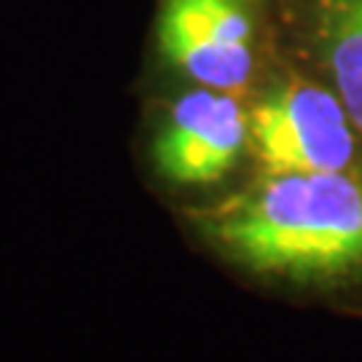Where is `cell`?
Returning <instances> with one entry per match:
<instances>
[{
	"instance_id": "6da1fadb",
	"label": "cell",
	"mask_w": 362,
	"mask_h": 362,
	"mask_svg": "<svg viewBox=\"0 0 362 362\" xmlns=\"http://www.w3.org/2000/svg\"><path fill=\"white\" fill-rule=\"evenodd\" d=\"M188 220L223 263L260 285L362 311V169L258 172Z\"/></svg>"
},
{
	"instance_id": "7a4b0ae2",
	"label": "cell",
	"mask_w": 362,
	"mask_h": 362,
	"mask_svg": "<svg viewBox=\"0 0 362 362\" xmlns=\"http://www.w3.org/2000/svg\"><path fill=\"white\" fill-rule=\"evenodd\" d=\"M250 156L260 172H349L362 134L333 86L293 76L250 107Z\"/></svg>"
},
{
	"instance_id": "3957f363",
	"label": "cell",
	"mask_w": 362,
	"mask_h": 362,
	"mask_svg": "<svg viewBox=\"0 0 362 362\" xmlns=\"http://www.w3.org/2000/svg\"><path fill=\"white\" fill-rule=\"evenodd\" d=\"M250 153V107L236 91L199 86L169 105L151 140L158 177L177 188L226 180Z\"/></svg>"
},
{
	"instance_id": "277c9868",
	"label": "cell",
	"mask_w": 362,
	"mask_h": 362,
	"mask_svg": "<svg viewBox=\"0 0 362 362\" xmlns=\"http://www.w3.org/2000/svg\"><path fill=\"white\" fill-rule=\"evenodd\" d=\"M158 43L167 59L199 86L239 91L255 65L250 0H164Z\"/></svg>"
},
{
	"instance_id": "5b68a950",
	"label": "cell",
	"mask_w": 362,
	"mask_h": 362,
	"mask_svg": "<svg viewBox=\"0 0 362 362\" xmlns=\"http://www.w3.org/2000/svg\"><path fill=\"white\" fill-rule=\"evenodd\" d=\"M314 22L330 86L362 134V0H320Z\"/></svg>"
}]
</instances>
